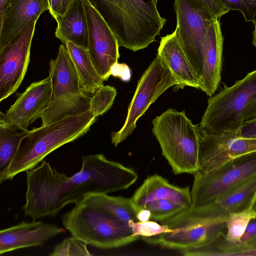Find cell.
<instances>
[{
	"instance_id": "6da1fadb",
	"label": "cell",
	"mask_w": 256,
	"mask_h": 256,
	"mask_svg": "<svg viewBox=\"0 0 256 256\" xmlns=\"http://www.w3.org/2000/svg\"><path fill=\"white\" fill-rule=\"evenodd\" d=\"M26 172L25 216L34 220L54 217L67 205L88 194H108L134 184L138 174L102 154L82 157L81 170L71 176L58 172L46 160Z\"/></svg>"
},
{
	"instance_id": "7a4b0ae2",
	"label": "cell",
	"mask_w": 256,
	"mask_h": 256,
	"mask_svg": "<svg viewBox=\"0 0 256 256\" xmlns=\"http://www.w3.org/2000/svg\"><path fill=\"white\" fill-rule=\"evenodd\" d=\"M115 36L119 46L132 52L154 41L166 22L158 0H88Z\"/></svg>"
},
{
	"instance_id": "3957f363",
	"label": "cell",
	"mask_w": 256,
	"mask_h": 256,
	"mask_svg": "<svg viewBox=\"0 0 256 256\" xmlns=\"http://www.w3.org/2000/svg\"><path fill=\"white\" fill-rule=\"evenodd\" d=\"M96 118L88 109L29 130L8 168L4 182L36 167L50 152L86 134Z\"/></svg>"
},
{
	"instance_id": "277c9868",
	"label": "cell",
	"mask_w": 256,
	"mask_h": 256,
	"mask_svg": "<svg viewBox=\"0 0 256 256\" xmlns=\"http://www.w3.org/2000/svg\"><path fill=\"white\" fill-rule=\"evenodd\" d=\"M152 132L162 154L176 174H194L198 170L200 126L185 111L169 108L152 120Z\"/></svg>"
},
{
	"instance_id": "5b68a950",
	"label": "cell",
	"mask_w": 256,
	"mask_h": 256,
	"mask_svg": "<svg viewBox=\"0 0 256 256\" xmlns=\"http://www.w3.org/2000/svg\"><path fill=\"white\" fill-rule=\"evenodd\" d=\"M62 220L72 236L99 248H118L140 238L128 222L83 201L62 214Z\"/></svg>"
},
{
	"instance_id": "8992f818",
	"label": "cell",
	"mask_w": 256,
	"mask_h": 256,
	"mask_svg": "<svg viewBox=\"0 0 256 256\" xmlns=\"http://www.w3.org/2000/svg\"><path fill=\"white\" fill-rule=\"evenodd\" d=\"M49 76L51 102L41 114L42 126L89 109L90 98L83 90L80 80L66 45H60L56 58L50 60Z\"/></svg>"
},
{
	"instance_id": "52a82bcc",
	"label": "cell",
	"mask_w": 256,
	"mask_h": 256,
	"mask_svg": "<svg viewBox=\"0 0 256 256\" xmlns=\"http://www.w3.org/2000/svg\"><path fill=\"white\" fill-rule=\"evenodd\" d=\"M256 98V70L208 100L200 127L206 133H235L244 122V113Z\"/></svg>"
},
{
	"instance_id": "ba28073f",
	"label": "cell",
	"mask_w": 256,
	"mask_h": 256,
	"mask_svg": "<svg viewBox=\"0 0 256 256\" xmlns=\"http://www.w3.org/2000/svg\"><path fill=\"white\" fill-rule=\"evenodd\" d=\"M176 32L200 85L204 42L208 26L216 16L198 0H174Z\"/></svg>"
},
{
	"instance_id": "9c48e42d",
	"label": "cell",
	"mask_w": 256,
	"mask_h": 256,
	"mask_svg": "<svg viewBox=\"0 0 256 256\" xmlns=\"http://www.w3.org/2000/svg\"><path fill=\"white\" fill-rule=\"evenodd\" d=\"M256 174V151L208 172H196L191 190L192 206L212 202Z\"/></svg>"
},
{
	"instance_id": "30bf717a",
	"label": "cell",
	"mask_w": 256,
	"mask_h": 256,
	"mask_svg": "<svg viewBox=\"0 0 256 256\" xmlns=\"http://www.w3.org/2000/svg\"><path fill=\"white\" fill-rule=\"evenodd\" d=\"M176 84L168 68L157 54L138 81L124 124L118 132H112V144L116 146L130 135L136 122L149 106L169 88Z\"/></svg>"
},
{
	"instance_id": "8fae6325",
	"label": "cell",
	"mask_w": 256,
	"mask_h": 256,
	"mask_svg": "<svg viewBox=\"0 0 256 256\" xmlns=\"http://www.w3.org/2000/svg\"><path fill=\"white\" fill-rule=\"evenodd\" d=\"M226 217L196 220L170 218L160 222L172 230L144 241L171 249L180 250L207 246L226 234Z\"/></svg>"
},
{
	"instance_id": "7c38bea8",
	"label": "cell",
	"mask_w": 256,
	"mask_h": 256,
	"mask_svg": "<svg viewBox=\"0 0 256 256\" xmlns=\"http://www.w3.org/2000/svg\"><path fill=\"white\" fill-rule=\"evenodd\" d=\"M36 22L24 28L0 50V102L14 93L24 78Z\"/></svg>"
},
{
	"instance_id": "4fadbf2b",
	"label": "cell",
	"mask_w": 256,
	"mask_h": 256,
	"mask_svg": "<svg viewBox=\"0 0 256 256\" xmlns=\"http://www.w3.org/2000/svg\"><path fill=\"white\" fill-rule=\"evenodd\" d=\"M86 15L88 50L96 71L104 81L111 75L112 66L120 57L118 40L110 26L88 0H81Z\"/></svg>"
},
{
	"instance_id": "5bb4252c",
	"label": "cell",
	"mask_w": 256,
	"mask_h": 256,
	"mask_svg": "<svg viewBox=\"0 0 256 256\" xmlns=\"http://www.w3.org/2000/svg\"><path fill=\"white\" fill-rule=\"evenodd\" d=\"M199 126L198 172H209L234 158L256 151V139L242 138L235 133L209 134Z\"/></svg>"
},
{
	"instance_id": "9a60e30c",
	"label": "cell",
	"mask_w": 256,
	"mask_h": 256,
	"mask_svg": "<svg viewBox=\"0 0 256 256\" xmlns=\"http://www.w3.org/2000/svg\"><path fill=\"white\" fill-rule=\"evenodd\" d=\"M51 97L49 76L32 83L5 113L0 112V125L14 130H27L28 126L40 118L49 106Z\"/></svg>"
},
{
	"instance_id": "2e32d148",
	"label": "cell",
	"mask_w": 256,
	"mask_h": 256,
	"mask_svg": "<svg viewBox=\"0 0 256 256\" xmlns=\"http://www.w3.org/2000/svg\"><path fill=\"white\" fill-rule=\"evenodd\" d=\"M256 201V174L238 186L205 205L185 208L176 214L196 220L227 217L248 207Z\"/></svg>"
},
{
	"instance_id": "e0dca14e",
	"label": "cell",
	"mask_w": 256,
	"mask_h": 256,
	"mask_svg": "<svg viewBox=\"0 0 256 256\" xmlns=\"http://www.w3.org/2000/svg\"><path fill=\"white\" fill-rule=\"evenodd\" d=\"M65 230L54 224L34 220L22 221L0 231V254L33 246H41Z\"/></svg>"
},
{
	"instance_id": "ac0fdd59",
	"label": "cell",
	"mask_w": 256,
	"mask_h": 256,
	"mask_svg": "<svg viewBox=\"0 0 256 256\" xmlns=\"http://www.w3.org/2000/svg\"><path fill=\"white\" fill-rule=\"evenodd\" d=\"M46 10L48 0H9L0 17V50Z\"/></svg>"
},
{
	"instance_id": "d6986e66",
	"label": "cell",
	"mask_w": 256,
	"mask_h": 256,
	"mask_svg": "<svg viewBox=\"0 0 256 256\" xmlns=\"http://www.w3.org/2000/svg\"><path fill=\"white\" fill-rule=\"evenodd\" d=\"M224 37L220 18L211 22L204 42V67L200 88L212 96L221 80Z\"/></svg>"
},
{
	"instance_id": "ffe728a7",
	"label": "cell",
	"mask_w": 256,
	"mask_h": 256,
	"mask_svg": "<svg viewBox=\"0 0 256 256\" xmlns=\"http://www.w3.org/2000/svg\"><path fill=\"white\" fill-rule=\"evenodd\" d=\"M158 54L168 68L176 82L174 90L185 86L200 88V82L180 44L175 30L161 38Z\"/></svg>"
},
{
	"instance_id": "44dd1931",
	"label": "cell",
	"mask_w": 256,
	"mask_h": 256,
	"mask_svg": "<svg viewBox=\"0 0 256 256\" xmlns=\"http://www.w3.org/2000/svg\"><path fill=\"white\" fill-rule=\"evenodd\" d=\"M131 198L140 209L148 202L162 200H172L185 208L192 204V193L188 186L181 188L172 184L157 174L148 176Z\"/></svg>"
},
{
	"instance_id": "7402d4cb",
	"label": "cell",
	"mask_w": 256,
	"mask_h": 256,
	"mask_svg": "<svg viewBox=\"0 0 256 256\" xmlns=\"http://www.w3.org/2000/svg\"><path fill=\"white\" fill-rule=\"evenodd\" d=\"M57 22L55 36L61 42L88 48V33L86 15L81 0H74L62 15L54 18Z\"/></svg>"
},
{
	"instance_id": "603a6c76",
	"label": "cell",
	"mask_w": 256,
	"mask_h": 256,
	"mask_svg": "<svg viewBox=\"0 0 256 256\" xmlns=\"http://www.w3.org/2000/svg\"><path fill=\"white\" fill-rule=\"evenodd\" d=\"M78 74L84 92L93 94L104 85V80L94 68L87 48L72 42L65 44Z\"/></svg>"
},
{
	"instance_id": "cb8c5ba5",
	"label": "cell",
	"mask_w": 256,
	"mask_h": 256,
	"mask_svg": "<svg viewBox=\"0 0 256 256\" xmlns=\"http://www.w3.org/2000/svg\"><path fill=\"white\" fill-rule=\"evenodd\" d=\"M82 201L128 222L131 220L138 222L136 214L141 210L134 204L131 198L111 196L108 194H88Z\"/></svg>"
},
{
	"instance_id": "d4e9b609",
	"label": "cell",
	"mask_w": 256,
	"mask_h": 256,
	"mask_svg": "<svg viewBox=\"0 0 256 256\" xmlns=\"http://www.w3.org/2000/svg\"><path fill=\"white\" fill-rule=\"evenodd\" d=\"M29 130H14L0 125V183L4 182L8 168Z\"/></svg>"
},
{
	"instance_id": "484cf974",
	"label": "cell",
	"mask_w": 256,
	"mask_h": 256,
	"mask_svg": "<svg viewBox=\"0 0 256 256\" xmlns=\"http://www.w3.org/2000/svg\"><path fill=\"white\" fill-rule=\"evenodd\" d=\"M256 202L245 209L228 216L226 220V232L224 238L226 244L232 245L239 242L249 222L256 218Z\"/></svg>"
},
{
	"instance_id": "4316f807",
	"label": "cell",
	"mask_w": 256,
	"mask_h": 256,
	"mask_svg": "<svg viewBox=\"0 0 256 256\" xmlns=\"http://www.w3.org/2000/svg\"><path fill=\"white\" fill-rule=\"evenodd\" d=\"M116 95V89L112 86H102L92 94L89 102V109L96 117L109 110Z\"/></svg>"
},
{
	"instance_id": "83f0119b",
	"label": "cell",
	"mask_w": 256,
	"mask_h": 256,
	"mask_svg": "<svg viewBox=\"0 0 256 256\" xmlns=\"http://www.w3.org/2000/svg\"><path fill=\"white\" fill-rule=\"evenodd\" d=\"M151 212L150 220L162 222L168 219L183 210V206L170 200H154L146 204L142 208Z\"/></svg>"
},
{
	"instance_id": "f1b7e54d",
	"label": "cell",
	"mask_w": 256,
	"mask_h": 256,
	"mask_svg": "<svg viewBox=\"0 0 256 256\" xmlns=\"http://www.w3.org/2000/svg\"><path fill=\"white\" fill-rule=\"evenodd\" d=\"M87 244L74 236L64 239L56 244L50 254L51 256H90Z\"/></svg>"
},
{
	"instance_id": "f546056e",
	"label": "cell",
	"mask_w": 256,
	"mask_h": 256,
	"mask_svg": "<svg viewBox=\"0 0 256 256\" xmlns=\"http://www.w3.org/2000/svg\"><path fill=\"white\" fill-rule=\"evenodd\" d=\"M128 224L132 228L134 234L140 238L156 236L172 230L167 225L158 224L154 220H149L144 222L131 220L128 222Z\"/></svg>"
},
{
	"instance_id": "4dcf8cb0",
	"label": "cell",
	"mask_w": 256,
	"mask_h": 256,
	"mask_svg": "<svg viewBox=\"0 0 256 256\" xmlns=\"http://www.w3.org/2000/svg\"><path fill=\"white\" fill-rule=\"evenodd\" d=\"M232 245L243 256H256V218L249 222L239 242Z\"/></svg>"
},
{
	"instance_id": "1f68e13d",
	"label": "cell",
	"mask_w": 256,
	"mask_h": 256,
	"mask_svg": "<svg viewBox=\"0 0 256 256\" xmlns=\"http://www.w3.org/2000/svg\"><path fill=\"white\" fill-rule=\"evenodd\" d=\"M226 8L237 10L242 13L245 20L256 24V0H221Z\"/></svg>"
},
{
	"instance_id": "d6a6232c",
	"label": "cell",
	"mask_w": 256,
	"mask_h": 256,
	"mask_svg": "<svg viewBox=\"0 0 256 256\" xmlns=\"http://www.w3.org/2000/svg\"><path fill=\"white\" fill-rule=\"evenodd\" d=\"M235 134L242 138L256 139V118L244 121Z\"/></svg>"
},
{
	"instance_id": "836d02e7",
	"label": "cell",
	"mask_w": 256,
	"mask_h": 256,
	"mask_svg": "<svg viewBox=\"0 0 256 256\" xmlns=\"http://www.w3.org/2000/svg\"><path fill=\"white\" fill-rule=\"evenodd\" d=\"M198 0L204 4L218 18H220L222 16L229 12V10L226 8L221 0Z\"/></svg>"
},
{
	"instance_id": "e575fe53",
	"label": "cell",
	"mask_w": 256,
	"mask_h": 256,
	"mask_svg": "<svg viewBox=\"0 0 256 256\" xmlns=\"http://www.w3.org/2000/svg\"><path fill=\"white\" fill-rule=\"evenodd\" d=\"M111 75L120 78L124 82H128L131 76L130 70L127 65L124 64H115L112 67L110 72Z\"/></svg>"
},
{
	"instance_id": "d590c367",
	"label": "cell",
	"mask_w": 256,
	"mask_h": 256,
	"mask_svg": "<svg viewBox=\"0 0 256 256\" xmlns=\"http://www.w3.org/2000/svg\"><path fill=\"white\" fill-rule=\"evenodd\" d=\"M50 4V12L54 18L58 15H62V0H48Z\"/></svg>"
},
{
	"instance_id": "8d00e7d4",
	"label": "cell",
	"mask_w": 256,
	"mask_h": 256,
	"mask_svg": "<svg viewBox=\"0 0 256 256\" xmlns=\"http://www.w3.org/2000/svg\"><path fill=\"white\" fill-rule=\"evenodd\" d=\"M256 118V98L251 103L246 110L244 120V121Z\"/></svg>"
},
{
	"instance_id": "74e56055",
	"label": "cell",
	"mask_w": 256,
	"mask_h": 256,
	"mask_svg": "<svg viewBox=\"0 0 256 256\" xmlns=\"http://www.w3.org/2000/svg\"><path fill=\"white\" fill-rule=\"evenodd\" d=\"M151 212L147 209H141L136 214L138 221L144 222L150 220Z\"/></svg>"
},
{
	"instance_id": "f35d334b",
	"label": "cell",
	"mask_w": 256,
	"mask_h": 256,
	"mask_svg": "<svg viewBox=\"0 0 256 256\" xmlns=\"http://www.w3.org/2000/svg\"><path fill=\"white\" fill-rule=\"evenodd\" d=\"M74 0H62V15L64 14L69 8Z\"/></svg>"
},
{
	"instance_id": "ab89813d",
	"label": "cell",
	"mask_w": 256,
	"mask_h": 256,
	"mask_svg": "<svg viewBox=\"0 0 256 256\" xmlns=\"http://www.w3.org/2000/svg\"><path fill=\"white\" fill-rule=\"evenodd\" d=\"M9 0H0V17L5 10Z\"/></svg>"
},
{
	"instance_id": "60d3db41",
	"label": "cell",
	"mask_w": 256,
	"mask_h": 256,
	"mask_svg": "<svg viewBox=\"0 0 256 256\" xmlns=\"http://www.w3.org/2000/svg\"><path fill=\"white\" fill-rule=\"evenodd\" d=\"M254 29L253 32L252 44L256 48V24L254 26Z\"/></svg>"
}]
</instances>
